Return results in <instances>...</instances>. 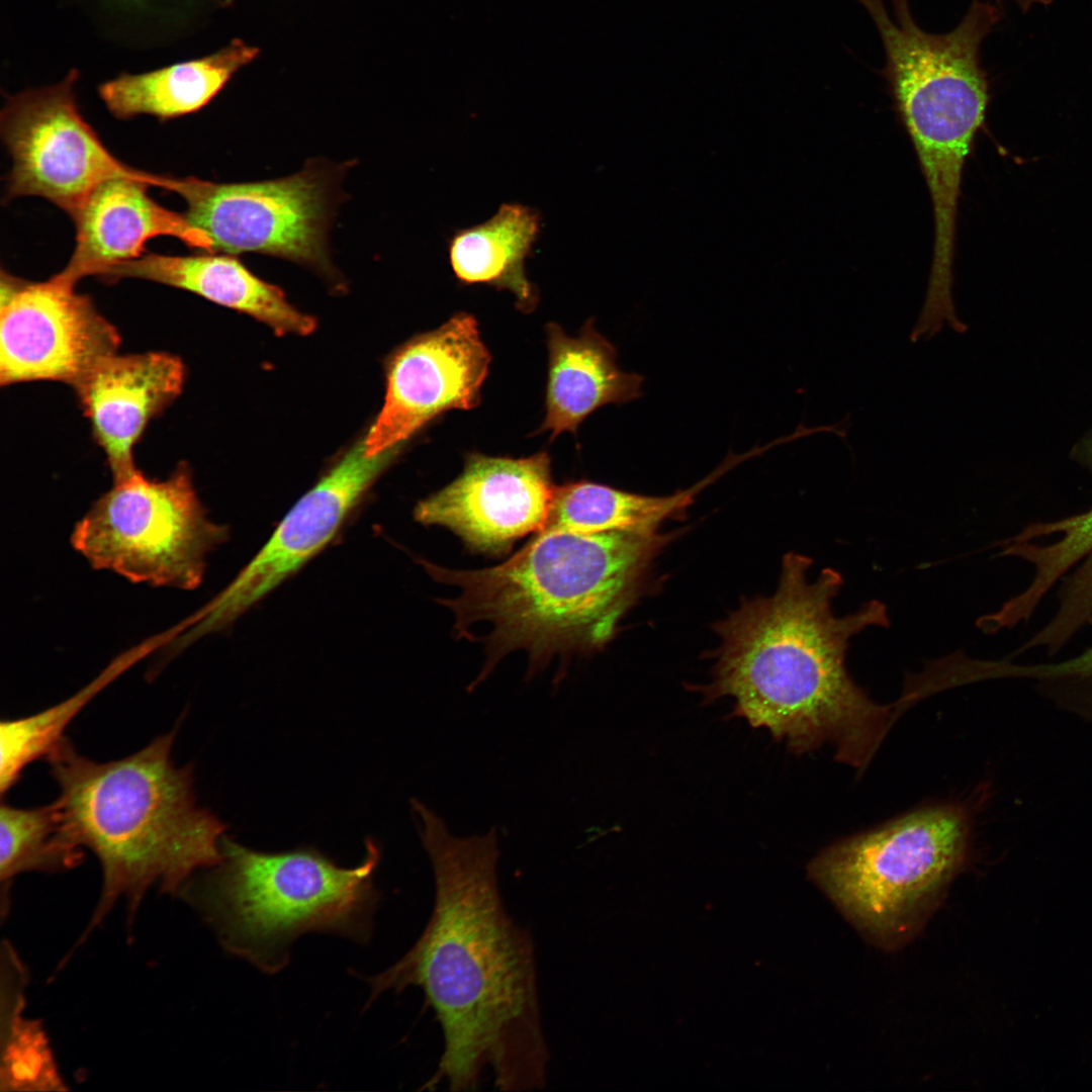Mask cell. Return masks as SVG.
Here are the masks:
<instances>
[{"label":"cell","instance_id":"11","mask_svg":"<svg viewBox=\"0 0 1092 1092\" xmlns=\"http://www.w3.org/2000/svg\"><path fill=\"white\" fill-rule=\"evenodd\" d=\"M399 448L374 456L353 446L287 513L265 545L189 621V643L219 631L302 567L336 535Z\"/></svg>","mask_w":1092,"mask_h":1092},{"label":"cell","instance_id":"3","mask_svg":"<svg viewBox=\"0 0 1092 1092\" xmlns=\"http://www.w3.org/2000/svg\"><path fill=\"white\" fill-rule=\"evenodd\" d=\"M672 537L559 531L534 534L493 567L459 570L424 562L434 579L460 589L440 601L455 615L460 636L475 623L491 626L484 638L486 660L468 691L515 650L529 653L533 676L555 655L604 647L638 597L651 561Z\"/></svg>","mask_w":1092,"mask_h":1092},{"label":"cell","instance_id":"15","mask_svg":"<svg viewBox=\"0 0 1092 1092\" xmlns=\"http://www.w3.org/2000/svg\"><path fill=\"white\" fill-rule=\"evenodd\" d=\"M150 186L148 181L130 177H114L99 184L73 218L76 245L58 274L76 284L109 266L141 257L146 243L162 236L210 253L205 236L184 213L152 199Z\"/></svg>","mask_w":1092,"mask_h":1092},{"label":"cell","instance_id":"1","mask_svg":"<svg viewBox=\"0 0 1092 1092\" xmlns=\"http://www.w3.org/2000/svg\"><path fill=\"white\" fill-rule=\"evenodd\" d=\"M411 806L433 870L434 906L408 951L366 978L367 1005L387 990L414 986L424 992L443 1050L422 1089L445 1082L452 1091L474 1090L486 1069L502 1091L541 1089L550 1056L535 946L503 902L497 828L457 836L422 801L412 799Z\"/></svg>","mask_w":1092,"mask_h":1092},{"label":"cell","instance_id":"17","mask_svg":"<svg viewBox=\"0 0 1092 1092\" xmlns=\"http://www.w3.org/2000/svg\"><path fill=\"white\" fill-rule=\"evenodd\" d=\"M549 352L545 418L539 432L551 439L576 433L598 408L641 397L644 377L619 368L615 346L588 321L577 337L556 324L546 327Z\"/></svg>","mask_w":1092,"mask_h":1092},{"label":"cell","instance_id":"24","mask_svg":"<svg viewBox=\"0 0 1092 1092\" xmlns=\"http://www.w3.org/2000/svg\"><path fill=\"white\" fill-rule=\"evenodd\" d=\"M993 673L995 677H1025L1050 685L1092 688V646L1073 657L1052 663L1018 665L997 661L993 664Z\"/></svg>","mask_w":1092,"mask_h":1092},{"label":"cell","instance_id":"14","mask_svg":"<svg viewBox=\"0 0 1092 1092\" xmlns=\"http://www.w3.org/2000/svg\"><path fill=\"white\" fill-rule=\"evenodd\" d=\"M185 375L183 362L169 353L116 352L100 360L73 386L105 454L113 482L138 470L133 447L149 422L180 394Z\"/></svg>","mask_w":1092,"mask_h":1092},{"label":"cell","instance_id":"4","mask_svg":"<svg viewBox=\"0 0 1092 1092\" xmlns=\"http://www.w3.org/2000/svg\"><path fill=\"white\" fill-rule=\"evenodd\" d=\"M174 737L175 730L106 762L80 754L63 737L47 755L59 787L54 803L63 832L74 846L96 855L103 877L99 901L71 952L118 900L126 902L129 927L151 887L177 895L222 858L226 826L198 806L193 768L172 760Z\"/></svg>","mask_w":1092,"mask_h":1092},{"label":"cell","instance_id":"13","mask_svg":"<svg viewBox=\"0 0 1092 1092\" xmlns=\"http://www.w3.org/2000/svg\"><path fill=\"white\" fill-rule=\"evenodd\" d=\"M555 487L546 452L519 459L470 453L460 475L422 499L414 518L447 528L472 552L502 556L543 527Z\"/></svg>","mask_w":1092,"mask_h":1092},{"label":"cell","instance_id":"21","mask_svg":"<svg viewBox=\"0 0 1092 1092\" xmlns=\"http://www.w3.org/2000/svg\"><path fill=\"white\" fill-rule=\"evenodd\" d=\"M27 972L9 941L1 947V1091H65L49 1037L25 1017Z\"/></svg>","mask_w":1092,"mask_h":1092},{"label":"cell","instance_id":"12","mask_svg":"<svg viewBox=\"0 0 1092 1092\" xmlns=\"http://www.w3.org/2000/svg\"><path fill=\"white\" fill-rule=\"evenodd\" d=\"M489 363L478 324L466 312L403 344L388 362L384 402L363 440L366 454L399 448L441 414L478 405Z\"/></svg>","mask_w":1092,"mask_h":1092},{"label":"cell","instance_id":"7","mask_svg":"<svg viewBox=\"0 0 1092 1092\" xmlns=\"http://www.w3.org/2000/svg\"><path fill=\"white\" fill-rule=\"evenodd\" d=\"M229 529L211 521L180 463L165 479L140 470L113 482L75 525L71 543L97 570L134 583L184 590L203 579L206 558Z\"/></svg>","mask_w":1092,"mask_h":1092},{"label":"cell","instance_id":"10","mask_svg":"<svg viewBox=\"0 0 1092 1092\" xmlns=\"http://www.w3.org/2000/svg\"><path fill=\"white\" fill-rule=\"evenodd\" d=\"M0 381L74 386L120 344L115 327L76 284L54 275L31 282L1 272Z\"/></svg>","mask_w":1092,"mask_h":1092},{"label":"cell","instance_id":"5","mask_svg":"<svg viewBox=\"0 0 1092 1092\" xmlns=\"http://www.w3.org/2000/svg\"><path fill=\"white\" fill-rule=\"evenodd\" d=\"M221 853L217 864L193 876L177 895L229 953L277 974L303 934L371 939L380 896L373 882L380 849L372 839L361 863L350 869L315 848L263 852L225 836Z\"/></svg>","mask_w":1092,"mask_h":1092},{"label":"cell","instance_id":"8","mask_svg":"<svg viewBox=\"0 0 1092 1092\" xmlns=\"http://www.w3.org/2000/svg\"><path fill=\"white\" fill-rule=\"evenodd\" d=\"M341 171L312 162L294 175L267 181L176 177L172 192L184 199V214L205 236L210 253L266 254L331 276L327 237Z\"/></svg>","mask_w":1092,"mask_h":1092},{"label":"cell","instance_id":"22","mask_svg":"<svg viewBox=\"0 0 1092 1092\" xmlns=\"http://www.w3.org/2000/svg\"><path fill=\"white\" fill-rule=\"evenodd\" d=\"M145 651H148L147 646L121 656L78 693L55 706L27 717L3 720L0 724L1 794L4 795L15 785L29 763L47 756L87 703Z\"/></svg>","mask_w":1092,"mask_h":1092},{"label":"cell","instance_id":"16","mask_svg":"<svg viewBox=\"0 0 1092 1092\" xmlns=\"http://www.w3.org/2000/svg\"><path fill=\"white\" fill-rule=\"evenodd\" d=\"M98 277L107 282L138 278L189 291L247 313L278 335H308L315 328L313 317L298 311L280 288L254 275L234 255L203 252L173 256L146 252L139 258L103 269Z\"/></svg>","mask_w":1092,"mask_h":1092},{"label":"cell","instance_id":"25","mask_svg":"<svg viewBox=\"0 0 1092 1092\" xmlns=\"http://www.w3.org/2000/svg\"><path fill=\"white\" fill-rule=\"evenodd\" d=\"M176 1H178V6H180V4H186V0H170V7H172ZM107 2L120 10L140 14L142 12L148 13L154 10V8H159L160 4L162 8V6L164 7L167 5L168 0H107Z\"/></svg>","mask_w":1092,"mask_h":1092},{"label":"cell","instance_id":"2","mask_svg":"<svg viewBox=\"0 0 1092 1092\" xmlns=\"http://www.w3.org/2000/svg\"><path fill=\"white\" fill-rule=\"evenodd\" d=\"M811 558L788 553L775 594L746 600L716 625L721 638L707 702L728 696L732 714L765 728L794 753L825 742L835 758L862 767L888 731L892 706L873 702L845 667L850 639L889 627L886 606L871 600L837 616L832 602L843 579L831 568L811 581Z\"/></svg>","mask_w":1092,"mask_h":1092},{"label":"cell","instance_id":"19","mask_svg":"<svg viewBox=\"0 0 1092 1092\" xmlns=\"http://www.w3.org/2000/svg\"><path fill=\"white\" fill-rule=\"evenodd\" d=\"M541 231L538 210L503 203L487 220L457 231L449 241V263L463 284H483L514 294L517 307H536L538 292L527 278L525 262Z\"/></svg>","mask_w":1092,"mask_h":1092},{"label":"cell","instance_id":"20","mask_svg":"<svg viewBox=\"0 0 1092 1092\" xmlns=\"http://www.w3.org/2000/svg\"><path fill=\"white\" fill-rule=\"evenodd\" d=\"M737 464L735 457L728 459L692 487L663 496L630 492L587 480L564 483L555 487L547 519L535 534L559 531L657 534L661 523L684 512L700 491Z\"/></svg>","mask_w":1092,"mask_h":1092},{"label":"cell","instance_id":"9","mask_svg":"<svg viewBox=\"0 0 1092 1092\" xmlns=\"http://www.w3.org/2000/svg\"><path fill=\"white\" fill-rule=\"evenodd\" d=\"M79 72L60 82L9 96L0 130L12 160L7 199L38 196L73 219L90 193L114 177L167 189L170 176L133 169L116 159L82 116L75 95Z\"/></svg>","mask_w":1092,"mask_h":1092},{"label":"cell","instance_id":"23","mask_svg":"<svg viewBox=\"0 0 1092 1092\" xmlns=\"http://www.w3.org/2000/svg\"><path fill=\"white\" fill-rule=\"evenodd\" d=\"M0 844V882L6 897L16 876L66 871L78 866L83 857L82 849L63 832L55 803L36 808L2 803Z\"/></svg>","mask_w":1092,"mask_h":1092},{"label":"cell","instance_id":"27","mask_svg":"<svg viewBox=\"0 0 1092 1092\" xmlns=\"http://www.w3.org/2000/svg\"><path fill=\"white\" fill-rule=\"evenodd\" d=\"M997 1H1001V0H997ZM1014 1L1020 7V9L1022 11H1028L1033 5H1036V4L1046 5V4H1050L1053 0H1014Z\"/></svg>","mask_w":1092,"mask_h":1092},{"label":"cell","instance_id":"18","mask_svg":"<svg viewBox=\"0 0 1092 1092\" xmlns=\"http://www.w3.org/2000/svg\"><path fill=\"white\" fill-rule=\"evenodd\" d=\"M257 54V48L234 40L198 59L144 73H122L102 83L98 94L119 119L143 114L161 120L183 116L208 104Z\"/></svg>","mask_w":1092,"mask_h":1092},{"label":"cell","instance_id":"26","mask_svg":"<svg viewBox=\"0 0 1092 1092\" xmlns=\"http://www.w3.org/2000/svg\"><path fill=\"white\" fill-rule=\"evenodd\" d=\"M1075 459L1092 471V432L1075 447Z\"/></svg>","mask_w":1092,"mask_h":1092},{"label":"cell","instance_id":"6","mask_svg":"<svg viewBox=\"0 0 1092 1092\" xmlns=\"http://www.w3.org/2000/svg\"><path fill=\"white\" fill-rule=\"evenodd\" d=\"M969 829L954 806L915 810L826 847L808 876L869 938L895 946L919 929L962 868Z\"/></svg>","mask_w":1092,"mask_h":1092}]
</instances>
